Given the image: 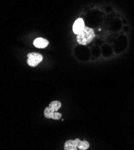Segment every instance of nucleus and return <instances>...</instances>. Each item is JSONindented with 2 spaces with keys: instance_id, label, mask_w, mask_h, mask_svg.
Wrapping results in <instances>:
<instances>
[{
  "instance_id": "f257e3e1",
  "label": "nucleus",
  "mask_w": 134,
  "mask_h": 150,
  "mask_svg": "<svg viewBox=\"0 0 134 150\" xmlns=\"http://www.w3.org/2000/svg\"><path fill=\"white\" fill-rule=\"evenodd\" d=\"M95 34L93 28L85 26L83 31L77 35V42L81 45H87L90 44L95 38Z\"/></svg>"
},
{
  "instance_id": "f03ea898",
  "label": "nucleus",
  "mask_w": 134,
  "mask_h": 150,
  "mask_svg": "<svg viewBox=\"0 0 134 150\" xmlns=\"http://www.w3.org/2000/svg\"><path fill=\"white\" fill-rule=\"evenodd\" d=\"M62 103L58 100L52 101L44 111V115L47 118H54L55 112L61 108Z\"/></svg>"
},
{
  "instance_id": "7ed1b4c3",
  "label": "nucleus",
  "mask_w": 134,
  "mask_h": 150,
  "mask_svg": "<svg viewBox=\"0 0 134 150\" xmlns=\"http://www.w3.org/2000/svg\"><path fill=\"white\" fill-rule=\"evenodd\" d=\"M27 57L28 65L32 67H36L43 61L42 55L38 53H29L27 54Z\"/></svg>"
},
{
  "instance_id": "20e7f679",
  "label": "nucleus",
  "mask_w": 134,
  "mask_h": 150,
  "mask_svg": "<svg viewBox=\"0 0 134 150\" xmlns=\"http://www.w3.org/2000/svg\"><path fill=\"white\" fill-rule=\"evenodd\" d=\"M80 139H76L75 140H68L67 141L64 146V149L65 150H77L78 146L81 142Z\"/></svg>"
},
{
  "instance_id": "39448f33",
  "label": "nucleus",
  "mask_w": 134,
  "mask_h": 150,
  "mask_svg": "<svg viewBox=\"0 0 134 150\" xmlns=\"http://www.w3.org/2000/svg\"><path fill=\"white\" fill-rule=\"evenodd\" d=\"M85 28L84 22L82 18H79L75 21L73 25V31L75 34H79L83 31Z\"/></svg>"
},
{
  "instance_id": "423d86ee",
  "label": "nucleus",
  "mask_w": 134,
  "mask_h": 150,
  "mask_svg": "<svg viewBox=\"0 0 134 150\" xmlns=\"http://www.w3.org/2000/svg\"><path fill=\"white\" fill-rule=\"evenodd\" d=\"M34 46L39 49H44L47 47L48 44H49V41L43 38H37L34 40L33 42Z\"/></svg>"
},
{
  "instance_id": "0eeeda50",
  "label": "nucleus",
  "mask_w": 134,
  "mask_h": 150,
  "mask_svg": "<svg viewBox=\"0 0 134 150\" xmlns=\"http://www.w3.org/2000/svg\"><path fill=\"white\" fill-rule=\"evenodd\" d=\"M89 146H90V144H89V143L87 141H81V142L80 143L78 148L80 150H85L87 149Z\"/></svg>"
}]
</instances>
